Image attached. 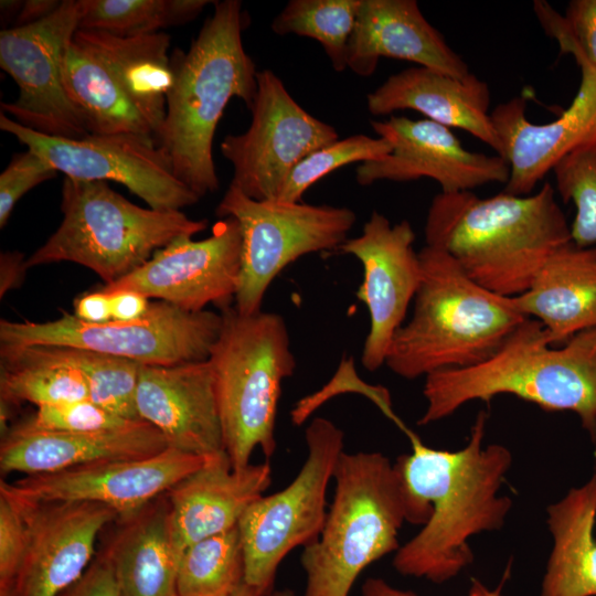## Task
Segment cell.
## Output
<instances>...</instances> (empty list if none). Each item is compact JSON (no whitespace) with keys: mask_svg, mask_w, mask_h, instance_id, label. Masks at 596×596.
Instances as JSON below:
<instances>
[{"mask_svg":"<svg viewBox=\"0 0 596 596\" xmlns=\"http://www.w3.org/2000/svg\"><path fill=\"white\" fill-rule=\"evenodd\" d=\"M488 413L480 411L467 444L457 450L426 446L412 430V451L395 466L405 488L413 524L423 529L395 552L403 576L443 584L472 564L471 536L501 530L512 500L499 496L512 465L501 444L485 446Z\"/></svg>","mask_w":596,"mask_h":596,"instance_id":"obj_1","label":"cell"},{"mask_svg":"<svg viewBox=\"0 0 596 596\" xmlns=\"http://www.w3.org/2000/svg\"><path fill=\"white\" fill-rule=\"evenodd\" d=\"M425 241L451 256L472 280L507 297L528 290L546 259L572 242L550 182L529 195L440 192L428 207Z\"/></svg>","mask_w":596,"mask_h":596,"instance_id":"obj_2","label":"cell"},{"mask_svg":"<svg viewBox=\"0 0 596 596\" xmlns=\"http://www.w3.org/2000/svg\"><path fill=\"white\" fill-rule=\"evenodd\" d=\"M245 17L241 1H215L189 50L170 55L172 84L157 143L200 198L220 188L212 148L228 102L238 98L251 109L256 97L258 72L242 40Z\"/></svg>","mask_w":596,"mask_h":596,"instance_id":"obj_3","label":"cell"},{"mask_svg":"<svg viewBox=\"0 0 596 596\" xmlns=\"http://www.w3.org/2000/svg\"><path fill=\"white\" fill-rule=\"evenodd\" d=\"M426 408L418 425L441 421L461 406L512 395L545 412H572L592 441L596 438V328L578 332L561 347L526 318L487 361L443 370L425 377Z\"/></svg>","mask_w":596,"mask_h":596,"instance_id":"obj_4","label":"cell"},{"mask_svg":"<svg viewBox=\"0 0 596 596\" xmlns=\"http://www.w3.org/2000/svg\"><path fill=\"white\" fill-rule=\"evenodd\" d=\"M411 318L395 333L385 364L406 380L490 359L526 319L514 297L472 280L447 253L425 245Z\"/></svg>","mask_w":596,"mask_h":596,"instance_id":"obj_5","label":"cell"},{"mask_svg":"<svg viewBox=\"0 0 596 596\" xmlns=\"http://www.w3.org/2000/svg\"><path fill=\"white\" fill-rule=\"evenodd\" d=\"M333 479L324 525L301 553L302 596H348L369 565L400 549L398 532L411 520L401 475L383 454L343 451Z\"/></svg>","mask_w":596,"mask_h":596,"instance_id":"obj_6","label":"cell"},{"mask_svg":"<svg viewBox=\"0 0 596 596\" xmlns=\"http://www.w3.org/2000/svg\"><path fill=\"white\" fill-rule=\"evenodd\" d=\"M222 327L212 345L211 364L225 451L243 469L259 448L269 459L276 450L275 424L281 384L296 360L284 318L275 312L241 315L221 310Z\"/></svg>","mask_w":596,"mask_h":596,"instance_id":"obj_7","label":"cell"},{"mask_svg":"<svg viewBox=\"0 0 596 596\" xmlns=\"http://www.w3.org/2000/svg\"><path fill=\"white\" fill-rule=\"evenodd\" d=\"M61 211L60 226L26 259V267L71 262L105 284L131 273L175 238L207 226L206 220H192L179 210L136 205L105 181L65 178Z\"/></svg>","mask_w":596,"mask_h":596,"instance_id":"obj_8","label":"cell"},{"mask_svg":"<svg viewBox=\"0 0 596 596\" xmlns=\"http://www.w3.org/2000/svg\"><path fill=\"white\" fill-rule=\"evenodd\" d=\"M222 327V315L190 312L166 301L150 302L134 321L87 323L63 312L45 322L0 320V345H56L84 349L149 365H173L209 359Z\"/></svg>","mask_w":596,"mask_h":596,"instance_id":"obj_9","label":"cell"},{"mask_svg":"<svg viewBox=\"0 0 596 596\" xmlns=\"http://www.w3.org/2000/svg\"><path fill=\"white\" fill-rule=\"evenodd\" d=\"M305 438L307 457L294 480L283 490L256 499L237 524L244 581L266 594L273 589L285 556L319 536L328 514L327 489L344 451L343 432L327 418L312 419Z\"/></svg>","mask_w":596,"mask_h":596,"instance_id":"obj_10","label":"cell"},{"mask_svg":"<svg viewBox=\"0 0 596 596\" xmlns=\"http://www.w3.org/2000/svg\"><path fill=\"white\" fill-rule=\"evenodd\" d=\"M241 227L240 284L234 308L245 316L262 311L269 285L299 257L339 248L355 222L345 206L258 201L230 185L216 207Z\"/></svg>","mask_w":596,"mask_h":596,"instance_id":"obj_11","label":"cell"},{"mask_svg":"<svg viewBox=\"0 0 596 596\" xmlns=\"http://www.w3.org/2000/svg\"><path fill=\"white\" fill-rule=\"evenodd\" d=\"M0 129L66 178L121 183L151 209L181 211L201 199L174 175L169 159L152 137L137 134L88 135L78 139L53 137L21 125L2 111Z\"/></svg>","mask_w":596,"mask_h":596,"instance_id":"obj_12","label":"cell"},{"mask_svg":"<svg viewBox=\"0 0 596 596\" xmlns=\"http://www.w3.org/2000/svg\"><path fill=\"white\" fill-rule=\"evenodd\" d=\"M251 111L248 128L221 142L222 156L233 167L230 185L254 200L276 201L292 168L339 136L302 108L270 70L257 73Z\"/></svg>","mask_w":596,"mask_h":596,"instance_id":"obj_13","label":"cell"},{"mask_svg":"<svg viewBox=\"0 0 596 596\" xmlns=\"http://www.w3.org/2000/svg\"><path fill=\"white\" fill-rule=\"evenodd\" d=\"M82 14V0H63L49 17L0 32V66L15 82L19 96L1 111L38 132L67 139L88 136L63 83L64 54Z\"/></svg>","mask_w":596,"mask_h":596,"instance_id":"obj_14","label":"cell"},{"mask_svg":"<svg viewBox=\"0 0 596 596\" xmlns=\"http://www.w3.org/2000/svg\"><path fill=\"white\" fill-rule=\"evenodd\" d=\"M242 234L234 217L214 224L195 241L181 236L158 249L145 264L100 290L129 289L190 312L214 305L231 307L240 284Z\"/></svg>","mask_w":596,"mask_h":596,"instance_id":"obj_15","label":"cell"},{"mask_svg":"<svg viewBox=\"0 0 596 596\" xmlns=\"http://www.w3.org/2000/svg\"><path fill=\"white\" fill-rule=\"evenodd\" d=\"M204 460L168 447L146 458L104 460L23 476L12 482L1 480L0 492L31 503H100L123 518L138 512L166 493Z\"/></svg>","mask_w":596,"mask_h":596,"instance_id":"obj_16","label":"cell"},{"mask_svg":"<svg viewBox=\"0 0 596 596\" xmlns=\"http://www.w3.org/2000/svg\"><path fill=\"white\" fill-rule=\"evenodd\" d=\"M415 237L408 221L392 224L385 215L373 211L362 234L338 248L353 255L363 266L356 298L366 306L370 317L361 356L368 371L385 364L392 340L405 322L421 285L422 264L413 247Z\"/></svg>","mask_w":596,"mask_h":596,"instance_id":"obj_17","label":"cell"},{"mask_svg":"<svg viewBox=\"0 0 596 596\" xmlns=\"http://www.w3.org/2000/svg\"><path fill=\"white\" fill-rule=\"evenodd\" d=\"M371 125L379 137L391 142L392 151L356 167L355 179L361 185L430 178L441 193H455L509 180L510 169L502 157L467 150L450 128L433 120L392 116Z\"/></svg>","mask_w":596,"mask_h":596,"instance_id":"obj_18","label":"cell"},{"mask_svg":"<svg viewBox=\"0 0 596 596\" xmlns=\"http://www.w3.org/2000/svg\"><path fill=\"white\" fill-rule=\"evenodd\" d=\"M10 499L26 526V547L10 596H60L85 573L98 536L118 518L100 503Z\"/></svg>","mask_w":596,"mask_h":596,"instance_id":"obj_19","label":"cell"},{"mask_svg":"<svg viewBox=\"0 0 596 596\" xmlns=\"http://www.w3.org/2000/svg\"><path fill=\"white\" fill-rule=\"evenodd\" d=\"M581 68L575 97L560 117L534 124L525 116L526 102L513 97L498 104L490 116L510 174L505 192L529 195L566 156L596 145V68L572 54Z\"/></svg>","mask_w":596,"mask_h":596,"instance_id":"obj_20","label":"cell"},{"mask_svg":"<svg viewBox=\"0 0 596 596\" xmlns=\"http://www.w3.org/2000/svg\"><path fill=\"white\" fill-rule=\"evenodd\" d=\"M139 418L169 447L207 458L225 451L214 374L207 360L173 365L140 364Z\"/></svg>","mask_w":596,"mask_h":596,"instance_id":"obj_21","label":"cell"},{"mask_svg":"<svg viewBox=\"0 0 596 596\" xmlns=\"http://www.w3.org/2000/svg\"><path fill=\"white\" fill-rule=\"evenodd\" d=\"M268 461L234 469L226 451L204 462L167 492L170 533L181 558L190 545L236 526L270 486Z\"/></svg>","mask_w":596,"mask_h":596,"instance_id":"obj_22","label":"cell"},{"mask_svg":"<svg viewBox=\"0 0 596 596\" xmlns=\"http://www.w3.org/2000/svg\"><path fill=\"white\" fill-rule=\"evenodd\" d=\"M381 57L413 62L454 77L470 73L415 0H361L347 67L359 76H371Z\"/></svg>","mask_w":596,"mask_h":596,"instance_id":"obj_23","label":"cell"},{"mask_svg":"<svg viewBox=\"0 0 596 596\" xmlns=\"http://www.w3.org/2000/svg\"><path fill=\"white\" fill-rule=\"evenodd\" d=\"M366 106L373 115L418 111L426 119L469 132L501 157L502 146L489 111V86L472 73L454 77L424 66H412L391 75L369 93Z\"/></svg>","mask_w":596,"mask_h":596,"instance_id":"obj_24","label":"cell"},{"mask_svg":"<svg viewBox=\"0 0 596 596\" xmlns=\"http://www.w3.org/2000/svg\"><path fill=\"white\" fill-rule=\"evenodd\" d=\"M168 447L161 433L143 421L126 428L91 433L24 430L12 426L2 435L0 469L2 475L46 473L104 460L146 458Z\"/></svg>","mask_w":596,"mask_h":596,"instance_id":"obj_25","label":"cell"},{"mask_svg":"<svg viewBox=\"0 0 596 596\" xmlns=\"http://www.w3.org/2000/svg\"><path fill=\"white\" fill-rule=\"evenodd\" d=\"M514 301L525 318L542 323L553 347L596 328V246L571 242L556 249Z\"/></svg>","mask_w":596,"mask_h":596,"instance_id":"obj_26","label":"cell"},{"mask_svg":"<svg viewBox=\"0 0 596 596\" xmlns=\"http://www.w3.org/2000/svg\"><path fill=\"white\" fill-rule=\"evenodd\" d=\"M114 524L102 550L111 563L120 596H178L180 556L171 539L166 493Z\"/></svg>","mask_w":596,"mask_h":596,"instance_id":"obj_27","label":"cell"},{"mask_svg":"<svg viewBox=\"0 0 596 596\" xmlns=\"http://www.w3.org/2000/svg\"><path fill=\"white\" fill-rule=\"evenodd\" d=\"M73 40L108 70L129 102L150 125L158 141L167 94L172 84L170 36L164 32L139 36H116L78 29Z\"/></svg>","mask_w":596,"mask_h":596,"instance_id":"obj_28","label":"cell"},{"mask_svg":"<svg viewBox=\"0 0 596 596\" xmlns=\"http://www.w3.org/2000/svg\"><path fill=\"white\" fill-rule=\"evenodd\" d=\"M552 550L541 596H596V472L546 509Z\"/></svg>","mask_w":596,"mask_h":596,"instance_id":"obj_29","label":"cell"},{"mask_svg":"<svg viewBox=\"0 0 596 596\" xmlns=\"http://www.w3.org/2000/svg\"><path fill=\"white\" fill-rule=\"evenodd\" d=\"M66 95L89 135L152 137L148 121L129 102L105 65L73 39L62 64Z\"/></svg>","mask_w":596,"mask_h":596,"instance_id":"obj_30","label":"cell"},{"mask_svg":"<svg viewBox=\"0 0 596 596\" xmlns=\"http://www.w3.org/2000/svg\"><path fill=\"white\" fill-rule=\"evenodd\" d=\"M0 396L36 407L88 398L86 381L65 347L0 345Z\"/></svg>","mask_w":596,"mask_h":596,"instance_id":"obj_31","label":"cell"},{"mask_svg":"<svg viewBox=\"0 0 596 596\" xmlns=\"http://www.w3.org/2000/svg\"><path fill=\"white\" fill-rule=\"evenodd\" d=\"M210 0H82L78 29L139 36L194 20Z\"/></svg>","mask_w":596,"mask_h":596,"instance_id":"obj_32","label":"cell"},{"mask_svg":"<svg viewBox=\"0 0 596 596\" xmlns=\"http://www.w3.org/2000/svg\"><path fill=\"white\" fill-rule=\"evenodd\" d=\"M238 525L187 547L178 571V596H231L245 581Z\"/></svg>","mask_w":596,"mask_h":596,"instance_id":"obj_33","label":"cell"},{"mask_svg":"<svg viewBox=\"0 0 596 596\" xmlns=\"http://www.w3.org/2000/svg\"><path fill=\"white\" fill-rule=\"evenodd\" d=\"M361 0H291L272 22L279 35L296 34L318 41L332 67H347V52Z\"/></svg>","mask_w":596,"mask_h":596,"instance_id":"obj_34","label":"cell"},{"mask_svg":"<svg viewBox=\"0 0 596 596\" xmlns=\"http://www.w3.org/2000/svg\"><path fill=\"white\" fill-rule=\"evenodd\" d=\"M65 348L86 381L92 402L127 419L141 421L136 407L140 363L95 351Z\"/></svg>","mask_w":596,"mask_h":596,"instance_id":"obj_35","label":"cell"},{"mask_svg":"<svg viewBox=\"0 0 596 596\" xmlns=\"http://www.w3.org/2000/svg\"><path fill=\"white\" fill-rule=\"evenodd\" d=\"M391 151V142L379 136L360 134L337 139L312 151L292 168L276 201L301 202L304 193L312 184L336 169L354 162L380 160Z\"/></svg>","mask_w":596,"mask_h":596,"instance_id":"obj_36","label":"cell"},{"mask_svg":"<svg viewBox=\"0 0 596 596\" xmlns=\"http://www.w3.org/2000/svg\"><path fill=\"white\" fill-rule=\"evenodd\" d=\"M555 191L563 202L573 203L570 225L572 243L579 247L596 244V145L575 150L553 169Z\"/></svg>","mask_w":596,"mask_h":596,"instance_id":"obj_37","label":"cell"},{"mask_svg":"<svg viewBox=\"0 0 596 596\" xmlns=\"http://www.w3.org/2000/svg\"><path fill=\"white\" fill-rule=\"evenodd\" d=\"M535 15L562 53H578L596 68V0L570 1L561 15L546 1H534Z\"/></svg>","mask_w":596,"mask_h":596,"instance_id":"obj_38","label":"cell"},{"mask_svg":"<svg viewBox=\"0 0 596 596\" xmlns=\"http://www.w3.org/2000/svg\"><path fill=\"white\" fill-rule=\"evenodd\" d=\"M131 421L111 413L89 398L36 407V411L14 425L24 430L91 433L126 428Z\"/></svg>","mask_w":596,"mask_h":596,"instance_id":"obj_39","label":"cell"},{"mask_svg":"<svg viewBox=\"0 0 596 596\" xmlns=\"http://www.w3.org/2000/svg\"><path fill=\"white\" fill-rule=\"evenodd\" d=\"M57 171L31 150L15 153L0 174V227H4L17 202Z\"/></svg>","mask_w":596,"mask_h":596,"instance_id":"obj_40","label":"cell"},{"mask_svg":"<svg viewBox=\"0 0 596 596\" xmlns=\"http://www.w3.org/2000/svg\"><path fill=\"white\" fill-rule=\"evenodd\" d=\"M26 547V526L21 510L0 493V596H10Z\"/></svg>","mask_w":596,"mask_h":596,"instance_id":"obj_41","label":"cell"},{"mask_svg":"<svg viewBox=\"0 0 596 596\" xmlns=\"http://www.w3.org/2000/svg\"><path fill=\"white\" fill-rule=\"evenodd\" d=\"M60 596H120L114 568L99 550L82 577Z\"/></svg>","mask_w":596,"mask_h":596,"instance_id":"obj_42","label":"cell"},{"mask_svg":"<svg viewBox=\"0 0 596 596\" xmlns=\"http://www.w3.org/2000/svg\"><path fill=\"white\" fill-rule=\"evenodd\" d=\"M74 316L87 323L110 321V295L100 289L82 295L74 301Z\"/></svg>","mask_w":596,"mask_h":596,"instance_id":"obj_43","label":"cell"},{"mask_svg":"<svg viewBox=\"0 0 596 596\" xmlns=\"http://www.w3.org/2000/svg\"><path fill=\"white\" fill-rule=\"evenodd\" d=\"M111 304V320L134 321L142 318L150 302L145 295L129 289L109 292Z\"/></svg>","mask_w":596,"mask_h":596,"instance_id":"obj_44","label":"cell"},{"mask_svg":"<svg viewBox=\"0 0 596 596\" xmlns=\"http://www.w3.org/2000/svg\"><path fill=\"white\" fill-rule=\"evenodd\" d=\"M492 590L480 581L472 578L471 586L466 596H492ZM362 596H417L409 590H403L390 585L379 577H370L362 585Z\"/></svg>","mask_w":596,"mask_h":596,"instance_id":"obj_45","label":"cell"},{"mask_svg":"<svg viewBox=\"0 0 596 596\" xmlns=\"http://www.w3.org/2000/svg\"><path fill=\"white\" fill-rule=\"evenodd\" d=\"M26 259L19 252H6L1 254L0 259V296L2 297L10 289L18 287L28 269Z\"/></svg>","mask_w":596,"mask_h":596,"instance_id":"obj_46","label":"cell"},{"mask_svg":"<svg viewBox=\"0 0 596 596\" xmlns=\"http://www.w3.org/2000/svg\"><path fill=\"white\" fill-rule=\"evenodd\" d=\"M61 2L56 0L23 1L21 10L14 19L13 26H24L49 17L61 6Z\"/></svg>","mask_w":596,"mask_h":596,"instance_id":"obj_47","label":"cell"},{"mask_svg":"<svg viewBox=\"0 0 596 596\" xmlns=\"http://www.w3.org/2000/svg\"><path fill=\"white\" fill-rule=\"evenodd\" d=\"M23 1H1V14L4 15V19L9 17L17 18L18 13L21 10Z\"/></svg>","mask_w":596,"mask_h":596,"instance_id":"obj_48","label":"cell"},{"mask_svg":"<svg viewBox=\"0 0 596 596\" xmlns=\"http://www.w3.org/2000/svg\"><path fill=\"white\" fill-rule=\"evenodd\" d=\"M265 592L262 589L251 586L247 583H243L231 596H264Z\"/></svg>","mask_w":596,"mask_h":596,"instance_id":"obj_49","label":"cell"},{"mask_svg":"<svg viewBox=\"0 0 596 596\" xmlns=\"http://www.w3.org/2000/svg\"><path fill=\"white\" fill-rule=\"evenodd\" d=\"M510 567H511L510 565L507 566L501 583L496 589L492 590V596H502V587L508 576L510 575Z\"/></svg>","mask_w":596,"mask_h":596,"instance_id":"obj_50","label":"cell"},{"mask_svg":"<svg viewBox=\"0 0 596 596\" xmlns=\"http://www.w3.org/2000/svg\"><path fill=\"white\" fill-rule=\"evenodd\" d=\"M264 596H295L294 592L291 589L285 588V589H272L269 593H267Z\"/></svg>","mask_w":596,"mask_h":596,"instance_id":"obj_51","label":"cell"},{"mask_svg":"<svg viewBox=\"0 0 596 596\" xmlns=\"http://www.w3.org/2000/svg\"><path fill=\"white\" fill-rule=\"evenodd\" d=\"M593 443L595 444L594 456H595V459H596V438H595V440Z\"/></svg>","mask_w":596,"mask_h":596,"instance_id":"obj_52","label":"cell"}]
</instances>
